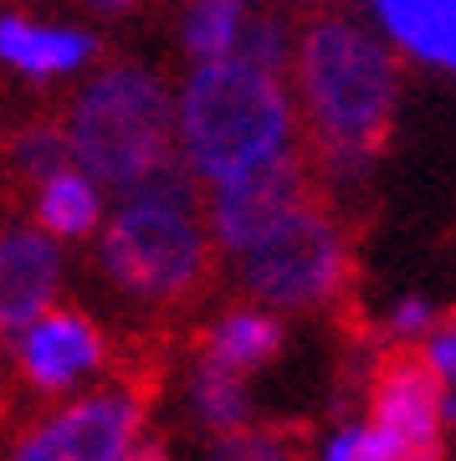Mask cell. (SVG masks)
<instances>
[{
	"label": "cell",
	"mask_w": 456,
	"mask_h": 461,
	"mask_svg": "<svg viewBox=\"0 0 456 461\" xmlns=\"http://www.w3.org/2000/svg\"><path fill=\"white\" fill-rule=\"evenodd\" d=\"M297 93H303V149L324 175H354L375 165L395 129L400 72L369 32L343 16H308L297 36Z\"/></svg>",
	"instance_id": "obj_1"
},
{
	"label": "cell",
	"mask_w": 456,
	"mask_h": 461,
	"mask_svg": "<svg viewBox=\"0 0 456 461\" xmlns=\"http://www.w3.org/2000/svg\"><path fill=\"white\" fill-rule=\"evenodd\" d=\"M179 149L200 180L231 185L293 149V103L278 72L246 57L196 67L179 98Z\"/></svg>",
	"instance_id": "obj_2"
},
{
	"label": "cell",
	"mask_w": 456,
	"mask_h": 461,
	"mask_svg": "<svg viewBox=\"0 0 456 461\" xmlns=\"http://www.w3.org/2000/svg\"><path fill=\"white\" fill-rule=\"evenodd\" d=\"M175 129L179 113L169 87L133 62L98 72L67 113L72 159L93 185H108L118 195L175 159Z\"/></svg>",
	"instance_id": "obj_3"
},
{
	"label": "cell",
	"mask_w": 456,
	"mask_h": 461,
	"mask_svg": "<svg viewBox=\"0 0 456 461\" xmlns=\"http://www.w3.org/2000/svg\"><path fill=\"white\" fill-rule=\"evenodd\" d=\"M103 272L139 303L154 308H179L211 282L215 241L211 226L196 211L175 205H149V200H123L118 215L103 230Z\"/></svg>",
	"instance_id": "obj_4"
},
{
	"label": "cell",
	"mask_w": 456,
	"mask_h": 461,
	"mask_svg": "<svg viewBox=\"0 0 456 461\" xmlns=\"http://www.w3.org/2000/svg\"><path fill=\"white\" fill-rule=\"evenodd\" d=\"M349 241L333 215V200H313L293 221H282L267 241L242 257V287L267 308H318L339 303L349 282Z\"/></svg>",
	"instance_id": "obj_5"
},
{
	"label": "cell",
	"mask_w": 456,
	"mask_h": 461,
	"mask_svg": "<svg viewBox=\"0 0 456 461\" xmlns=\"http://www.w3.org/2000/svg\"><path fill=\"white\" fill-rule=\"evenodd\" d=\"M446 379L425 344L379 348L369 364V426L359 430V461H446Z\"/></svg>",
	"instance_id": "obj_6"
},
{
	"label": "cell",
	"mask_w": 456,
	"mask_h": 461,
	"mask_svg": "<svg viewBox=\"0 0 456 461\" xmlns=\"http://www.w3.org/2000/svg\"><path fill=\"white\" fill-rule=\"evenodd\" d=\"M328 195V175L313 165V154L293 144L287 154L267 159V165L246 169L242 180L215 185V195L205 200V226L221 251H251L267 241L282 221H293L303 205Z\"/></svg>",
	"instance_id": "obj_7"
},
{
	"label": "cell",
	"mask_w": 456,
	"mask_h": 461,
	"mask_svg": "<svg viewBox=\"0 0 456 461\" xmlns=\"http://www.w3.org/2000/svg\"><path fill=\"white\" fill-rule=\"evenodd\" d=\"M144 411L149 400L123 384L82 395L57 415H47L36 430H26L11 461H123L129 446L139 441Z\"/></svg>",
	"instance_id": "obj_8"
},
{
	"label": "cell",
	"mask_w": 456,
	"mask_h": 461,
	"mask_svg": "<svg viewBox=\"0 0 456 461\" xmlns=\"http://www.w3.org/2000/svg\"><path fill=\"white\" fill-rule=\"evenodd\" d=\"M21 379L41 390V395H62L78 379L98 375L103 364H114V348H108V333L82 313V308H51L41 323L21 333Z\"/></svg>",
	"instance_id": "obj_9"
},
{
	"label": "cell",
	"mask_w": 456,
	"mask_h": 461,
	"mask_svg": "<svg viewBox=\"0 0 456 461\" xmlns=\"http://www.w3.org/2000/svg\"><path fill=\"white\" fill-rule=\"evenodd\" d=\"M62 287V251L47 230H5L0 236V344L41 323Z\"/></svg>",
	"instance_id": "obj_10"
},
{
	"label": "cell",
	"mask_w": 456,
	"mask_h": 461,
	"mask_svg": "<svg viewBox=\"0 0 456 461\" xmlns=\"http://www.w3.org/2000/svg\"><path fill=\"white\" fill-rule=\"evenodd\" d=\"M98 51V41L82 32H51V26H36L21 11L0 16V62L21 67L32 77H57V72H72L87 57Z\"/></svg>",
	"instance_id": "obj_11"
},
{
	"label": "cell",
	"mask_w": 456,
	"mask_h": 461,
	"mask_svg": "<svg viewBox=\"0 0 456 461\" xmlns=\"http://www.w3.org/2000/svg\"><path fill=\"white\" fill-rule=\"evenodd\" d=\"M282 344H287V333H282L278 318L242 308V313L221 318V323L200 339V359L221 364V369H231V375H251V369L278 359Z\"/></svg>",
	"instance_id": "obj_12"
},
{
	"label": "cell",
	"mask_w": 456,
	"mask_h": 461,
	"mask_svg": "<svg viewBox=\"0 0 456 461\" xmlns=\"http://www.w3.org/2000/svg\"><path fill=\"white\" fill-rule=\"evenodd\" d=\"M400 47L456 72V0H375Z\"/></svg>",
	"instance_id": "obj_13"
},
{
	"label": "cell",
	"mask_w": 456,
	"mask_h": 461,
	"mask_svg": "<svg viewBox=\"0 0 456 461\" xmlns=\"http://www.w3.org/2000/svg\"><path fill=\"white\" fill-rule=\"evenodd\" d=\"M36 230H47V236H67V241H82V236H93L103 221V195L98 185L87 180L82 169H67L57 175L51 185L36 190Z\"/></svg>",
	"instance_id": "obj_14"
},
{
	"label": "cell",
	"mask_w": 456,
	"mask_h": 461,
	"mask_svg": "<svg viewBox=\"0 0 456 461\" xmlns=\"http://www.w3.org/2000/svg\"><path fill=\"white\" fill-rule=\"evenodd\" d=\"M72 169V139H67V123L57 118H32V123H21L11 133V144H5V175L16 185H51L57 175Z\"/></svg>",
	"instance_id": "obj_15"
},
{
	"label": "cell",
	"mask_w": 456,
	"mask_h": 461,
	"mask_svg": "<svg viewBox=\"0 0 456 461\" xmlns=\"http://www.w3.org/2000/svg\"><path fill=\"white\" fill-rule=\"evenodd\" d=\"M313 456V426L308 420H261L221 436L205 461H308Z\"/></svg>",
	"instance_id": "obj_16"
},
{
	"label": "cell",
	"mask_w": 456,
	"mask_h": 461,
	"mask_svg": "<svg viewBox=\"0 0 456 461\" xmlns=\"http://www.w3.org/2000/svg\"><path fill=\"white\" fill-rule=\"evenodd\" d=\"M242 16H246V0H196L190 16H185V47H190V57L200 67L236 57Z\"/></svg>",
	"instance_id": "obj_17"
},
{
	"label": "cell",
	"mask_w": 456,
	"mask_h": 461,
	"mask_svg": "<svg viewBox=\"0 0 456 461\" xmlns=\"http://www.w3.org/2000/svg\"><path fill=\"white\" fill-rule=\"evenodd\" d=\"M196 411L215 436H231V430L251 426V395H246L242 375H231V369H221V364L200 359V369H196Z\"/></svg>",
	"instance_id": "obj_18"
},
{
	"label": "cell",
	"mask_w": 456,
	"mask_h": 461,
	"mask_svg": "<svg viewBox=\"0 0 456 461\" xmlns=\"http://www.w3.org/2000/svg\"><path fill=\"white\" fill-rule=\"evenodd\" d=\"M425 354L436 364V375L456 384V308H446V313L436 318V329L425 333Z\"/></svg>",
	"instance_id": "obj_19"
},
{
	"label": "cell",
	"mask_w": 456,
	"mask_h": 461,
	"mask_svg": "<svg viewBox=\"0 0 456 461\" xmlns=\"http://www.w3.org/2000/svg\"><path fill=\"white\" fill-rule=\"evenodd\" d=\"M436 308L431 303H421V297H406L400 308H395V318H390V333L400 339V344H410V339H425V333L436 329Z\"/></svg>",
	"instance_id": "obj_20"
},
{
	"label": "cell",
	"mask_w": 456,
	"mask_h": 461,
	"mask_svg": "<svg viewBox=\"0 0 456 461\" xmlns=\"http://www.w3.org/2000/svg\"><path fill=\"white\" fill-rule=\"evenodd\" d=\"M123 461H175V456H169V446H164L160 436H139V441L129 446V456H123Z\"/></svg>",
	"instance_id": "obj_21"
},
{
	"label": "cell",
	"mask_w": 456,
	"mask_h": 461,
	"mask_svg": "<svg viewBox=\"0 0 456 461\" xmlns=\"http://www.w3.org/2000/svg\"><path fill=\"white\" fill-rule=\"evenodd\" d=\"M328 461H359V430H339L328 446Z\"/></svg>",
	"instance_id": "obj_22"
},
{
	"label": "cell",
	"mask_w": 456,
	"mask_h": 461,
	"mask_svg": "<svg viewBox=\"0 0 456 461\" xmlns=\"http://www.w3.org/2000/svg\"><path fill=\"white\" fill-rule=\"evenodd\" d=\"M87 11H103V16H123V11H133V5H144V0H82Z\"/></svg>",
	"instance_id": "obj_23"
},
{
	"label": "cell",
	"mask_w": 456,
	"mask_h": 461,
	"mask_svg": "<svg viewBox=\"0 0 456 461\" xmlns=\"http://www.w3.org/2000/svg\"><path fill=\"white\" fill-rule=\"evenodd\" d=\"M5 405H11V395H5V364H0V420H5Z\"/></svg>",
	"instance_id": "obj_24"
}]
</instances>
